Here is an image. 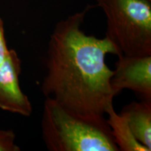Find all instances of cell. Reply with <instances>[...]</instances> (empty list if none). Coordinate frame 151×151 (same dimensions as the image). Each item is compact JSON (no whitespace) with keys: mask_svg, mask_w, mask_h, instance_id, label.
<instances>
[{"mask_svg":"<svg viewBox=\"0 0 151 151\" xmlns=\"http://www.w3.org/2000/svg\"><path fill=\"white\" fill-rule=\"evenodd\" d=\"M148 1H150V2H151V0H148Z\"/></svg>","mask_w":151,"mask_h":151,"instance_id":"30bf717a","label":"cell"},{"mask_svg":"<svg viewBox=\"0 0 151 151\" xmlns=\"http://www.w3.org/2000/svg\"><path fill=\"white\" fill-rule=\"evenodd\" d=\"M92 6L60 20L50 34L46 52V73L41 84L45 97L79 116L106 118L116 94L109 54L121 55L107 38L88 35L82 29Z\"/></svg>","mask_w":151,"mask_h":151,"instance_id":"6da1fadb","label":"cell"},{"mask_svg":"<svg viewBox=\"0 0 151 151\" xmlns=\"http://www.w3.org/2000/svg\"><path fill=\"white\" fill-rule=\"evenodd\" d=\"M106 121L119 151H150L139 143L132 134L129 124L123 115L115 111L113 104L106 111Z\"/></svg>","mask_w":151,"mask_h":151,"instance_id":"52a82bcc","label":"cell"},{"mask_svg":"<svg viewBox=\"0 0 151 151\" xmlns=\"http://www.w3.org/2000/svg\"><path fill=\"white\" fill-rule=\"evenodd\" d=\"M41 127L50 151H119L106 118L79 116L50 98L43 103Z\"/></svg>","mask_w":151,"mask_h":151,"instance_id":"7a4b0ae2","label":"cell"},{"mask_svg":"<svg viewBox=\"0 0 151 151\" xmlns=\"http://www.w3.org/2000/svg\"><path fill=\"white\" fill-rule=\"evenodd\" d=\"M11 49L8 48L5 39L4 22L0 17V65L6 59L10 53Z\"/></svg>","mask_w":151,"mask_h":151,"instance_id":"9c48e42d","label":"cell"},{"mask_svg":"<svg viewBox=\"0 0 151 151\" xmlns=\"http://www.w3.org/2000/svg\"><path fill=\"white\" fill-rule=\"evenodd\" d=\"M106 18V38L120 55H151V2L148 0H96Z\"/></svg>","mask_w":151,"mask_h":151,"instance_id":"3957f363","label":"cell"},{"mask_svg":"<svg viewBox=\"0 0 151 151\" xmlns=\"http://www.w3.org/2000/svg\"><path fill=\"white\" fill-rule=\"evenodd\" d=\"M21 60L11 49L7 58L0 65V109L28 117L32 113V105L22 91L19 82Z\"/></svg>","mask_w":151,"mask_h":151,"instance_id":"5b68a950","label":"cell"},{"mask_svg":"<svg viewBox=\"0 0 151 151\" xmlns=\"http://www.w3.org/2000/svg\"><path fill=\"white\" fill-rule=\"evenodd\" d=\"M132 134L139 143L151 150V101H132L122 109Z\"/></svg>","mask_w":151,"mask_h":151,"instance_id":"8992f818","label":"cell"},{"mask_svg":"<svg viewBox=\"0 0 151 151\" xmlns=\"http://www.w3.org/2000/svg\"><path fill=\"white\" fill-rule=\"evenodd\" d=\"M116 69L111 79L116 95L129 90L142 99L151 101V55L118 57Z\"/></svg>","mask_w":151,"mask_h":151,"instance_id":"277c9868","label":"cell"},{"mask_svg":"<svg viewBox=\"0 0 151 151\" xmlns=\"http://www.w3.org/2000/svg\"><path fill=\"white\" fill-rule=\"evenodd\" d=\"M16 135L12 130H0V151H19L15 143Z\"/></svg>","mask_w":151,"mask_h":151,"instance_id":"ba28073f","label":"cell"}]
</instances>
